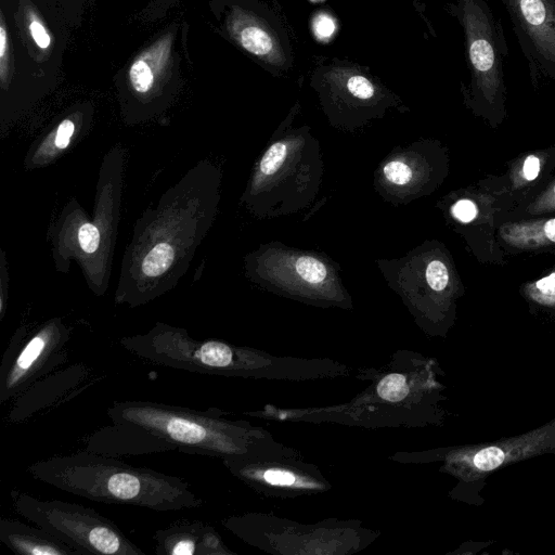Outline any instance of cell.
Returning a JSON list of instances; mask_svg holds the SVG:
<instances>
[{
	"instance_id": "cell-1",
	"label": "cell",
	"mask_w": 555,
	"mask_h": 555,
	"mask_svg": "<svg viewBox=\"0 0 555 555\" xmlns=\"http://www.w3.org/2000/svg\"><path fill=\"white\" fill-rule=\"evenodd\" d=\"M27 472L39 481L100 503L156 512L196 508L204 504L181 477L132 466L117 457L87 450L39 460L30 464Z\"/></svg>"
},
{
	"instance_id": "cell-2",
	"label": "cell",
	"mask_w": 555,
	"mask_h": 555,
	"mask_svg": "<svg viewBox=\"0 0 555 555\" xmlns=\"http://www.w3.org/2000/svg\"><path fill=\"white\" fill-rule=\"evenodd\" d=\"M106 413L112 422L140 425L183 453L221 456L235 452L237 448L233 427L210 411L126 400L113 402Z\"/></svg>"
},
{
	"instance_id": "cell-3",
	"label": "cell",
	"mask_w": 555,
	"mask_h": 555,
	"mask_svg": "<svg viewBox=\"0 0 555 555\" xmlns=\"http://www.w3.org/2000/svg\"><path fill=\"white\" fill-rule=\"evenodd\" d=\"M10 496L17 514L80 554L145 555L114 521L93 508L60 500H39L16 489Z\"/></svg>"
},
{
	"instance_id": "cell-4",
	"label": "cell",
	"mask_w": 555,
	"mask_h": 555,
	"mask_svg": "<svg viewBox=\"0 0 555 555\" xmlns=\"http://www.w3.org/2000/svg\"><path fill=\"white\" fill-rule=\"evenodd\" d=\"M449 12L464 34L469 95L486 111H496L505 94L504 60L507 47L500 22L486 0H452Z\"/></svg>"
},
{
	"instance_id": "cell-5",
	"label": "cell",
	"mask_w": 555,
	"mask_h": 555,
	"mask_svg": "<svg viewBox=\"0 0 555 555\" xmlns=\"http://www.w3.org/2000/svg\"><path fill=\"white\" fill-rule=\"evenodd\" d=\"M69 331L52 321L26 337L18 328L3 352L0 364V403L24 392L35 382L54 372L67 361L65 344Z\"/></svg>"
},
{
	"instance_id": "cell-6",
	"label": "cell",
	"mask_w": 555,
	"mask_h": 555,
	"mask_svg": "<svg viewBox=\"0 0 555 555\" xmlns=\"http://www.w3.org/2000/svg\"><path fill=\"white\" fill-rule=\"evenodd\" d=\"M223 28L241 50L272 74L292 68L289 38L280 17L260 0H230Z\"/></svg>"
},
{
	"instance_id": "cell-7",
	"label": "cell",
	"mask_w": 555,
	"mask_h": 555,
	"mask_svg": "<svg viewBox=\"0 0 555 555\" xmlns=\"http://www.w3.org/2000/svg\"><path fill=\"white\" fill-rule=\"evenodd\" d=\"M311 85L327 113L335 116H376L392 101L388 90L366 69L347 61L333 60L318 67Z\"/></svg>"
},
{
	"instance_id": "cell-8",
	"label": "cell",
	"mask_w": 555,
	"mask_h": 555,
	"mask_svg": "<svg viewBox=\"0 0 555 555\" xmlns=\"http://www.w3.org/2000/svg\"><path fill=\"white\" fill-rule=\"evenodd\" d=\"M526 56L531 79L555 80V0H502Z\"/></svg>"
},
{
	"instance_id": "cell-9",
	"label": "cell",
	"mask_w": 555,
	"mask_h": 555,
	"mask_svg": "<svg viewBox=\"0 0 555 555\" xmlns=\"http://www.w3.org/2000/svg\"><path fill=\"white\" fill-rule=\"evenodd\" d=\"M555 453V418L527 433L463 449L455 462L464 477L486 478L511 464Z\"/></svg>"
},
{
	"instance_id": "cell-10",
	"label": "cell",
	"mask_w": 555,
	"mask_h": 555,
	"mask_svg": "<svg viewBox=\"0 0 555 555\" xmlns=\"http://www.w3.org/2000/svg\"><path fill=\"white\" fill-rule=\"evenodd\" d=\"M89 374L87 365L75 363L43 376L14 398L7 415L8 422L20 424L60 403L62 399H67L70 392H75L87 380Z\"/></svg>"
},
{
	"instance_id": "cell-11",
	"label": "cell",
	"mask_w": 555,
	"mask_h": 555,
	"mask_svg": "<svg viewBox=\"0 0 555 555\" xmlns=\"http://www.w3.org/2000/svg\"><path fill=\"white\" fill-rule=\"evenodd\" d=\"M85 450L113 457L178 451L175 444L151 430L126 422H112L93 431L86 439Z\"/></svg>"
},
{
	"instance_id": "cell-12",
	"label": "cell",
	"mask_w": 555,
	"mask_h": 555,
	"mask_svg": "<svg viewBox=\"0 0 555 555\" xmlns=\"http://www.w3.org/2000/svg\"><path fill=\"white\" fill-rule=\"evenodd\" d=\"M157 555H217L227 553L220 535L203 520L180 519L153 535Z\"/></svg>"
},
{
	"instance_id": "cell-13",
	"label": "cell",
	"mask_w": 555,
	"mask_h": 555,
	"mask_svg": "<svg viewBox=\"0 0 555 555\" xmlns=\"http://www.w3.org/2000/svg\"><path fill=\"white\" fill-rule=\"evenodd\" d=\"M0 542L18 555H81L48 530L18 519H0Z\"/></svg>"
},
{
	"instance_id": "cell-14",
	"label": "cell",
	"mask_w": 555,
	"mask_h": 555,
	"mask_svg": "<svg viewBox=\"0 0 555 555\" xmlns=\"http://www.w3.org/2000/svg\"><path fill=\"white\" fill-rule=\"evenodd\" d=\"M175 34L160 36L132 61L128 80L134 92L147 94L164 79L172 63Z\"/></svg>"
},
{
	"instance_id": "cell-15",
	"label": "cell",
	"mask_w": 555,
	"mask_h": 555,
	"mask_svg": "<svg viewBox=\"0 0 555 555\" xmlns=\"http://www.w3.org/2000/svg\"><path fill=\"white\" fill-rule=\"evenodd\" d=\"M282 266L274 262L275 267L282 269V273H270L273 281L281 280L283 286H305L319 288L332 282L328 268L320 259L306 256H291L282 260Z\"/></svg>"
},
{
	"instance_id": "cell-16",
	"label": "cell",
	"mask_w": 555,
	"mask_h": 555,
	"mask_svg": "<svg viewBox=\"0 0 555 555\" xmlns=\"http://www.w3.org/2000/svg\"><path fill=\"white\" fill-rule=\"evenodd\" d=\"M503 240L518 248H537L555 244V218L505 224Z\"/></svg>"
},
{
	"instance_id": "cell-17",
	"label": "cell",
	"mask_w": 555,
	"mask_h": 555,
	"mask_svg": "<svg viewBox=\"0 0 555 555\" xmlns=\"http://www.w3.org/2000/svg\"><path fill=\"white\" fill-rule=\"evenodd\" d=\"M414 164L403 158H395L389 160L383 167V177L390 186L398 189L410 188L416 181Z\"/></svg>"
},
{
	"instance_id": "cell-18",
	"label": "cell",
	"mask_w": 555,
	"mask_h": 555,
	"mask_svg": "<svg viewBox=\"0 0 555 555\" xmlns=\"http://www.w3.org/2000/svg\"><path fill=\"white\" fill-rule=\"evenodd\" d=\"M173 258V248L167 243H158L146 254L141 269L145 275L156 276L168 270Z\"/></svg>"
},
{
	"instance_id": "cell-19",
	"label": "cell",
	"mask_w": 555,
	"mask_h": 555,
	"mask_svg": "<svg viewBox=\"0 0 555 555\" xmlns=\"http://www.w3.org/2000/svg\"><path fill=\"white\" fill-rule=\"evenodd\" d=\"M526 293L528 297L542 306L555 307V271L531 283Z\"/></svg>"
},
{
	"instance_id": "cell-20",
	"label": "cell",
	"mask_w": 555,
	"mask_h": 555,
	"mask_svg": "<svg viewBox=\"0 0 555 555\" xmlns=\"http://www.w3.org/2000/svg\"><path fill=\"white\" fill-rule=\"evenodd\" d=\"M409 392L405 377L401 374L386 375L377 385V395L387 401H400Z\"/></svg>"
},
{
	"instance_id": "cell-21",
	"label": "cell",
	"mask_w": 555,
	"mask_h": 555,
	"mask_svg": "<svg viewBox=\"0 0 555 555\" xmlns=\"http://www.w3.org/2000/svg\"><path fill=\"white\" fill-rule=\"evenodd\" d=\"M425 276L429 287L436 292L444 291L449 284V270L439 259L428 262Z\"/></svg>"
},
{
	"instance_id": "cell-22",
	"label": "cell",
	"mask_w": 555,
	"mask_h": 555,
	"mask_svg": "<svg viewBox=\"0 0 555 555\" xmlns=\"http://www.w3.org/2000/svg\"><path fill=\"white\" fill-rule=\"evenodd\" d=\"M27 22L28 33L34 43L41 50L49 49L51 37L40 17L34 11H29Z\"/></svg>"
},
{
	"instance_id": "cell-23",
	"label": "cell",
	"mask_w": 555,
	"mask_h": 555,
	"mask_svg": "<svg viewBox=\"0 0 555 555\" xmlns=\"http://www.w3.org/2000/svg\"><path fill=\"white\" fill-rule=\"evenodd\" d=\"M337 24L335 18L326 13H317L311 21V29L314 37L320 41H327L336 33Z\"/></svg>"
},
{
	"instance_id": "cell-24",
	"label": "cell",
	"mask_w": 555,
	"mask_h": 555,
	"mask_svg": "<svg viewBox=\"0 0 555 555\" xmlns=\"http://www.w3.org/2000/svg\"><path fill=\"white\" fill-rule=\"evenodd\" d=\"M10 38L3 13L0 22V78L2 85L9 79L11 74L10 60Z\"/></svg>"
},
{
	"instance_id": "cell-25",
	"label": "cell",
	"mask_w": 555,
	"mask_h": 555,
	"mask_svg": "<svg viewBox=\"0 0 555 555\" xmlns=\"http://www.w3.org/2000/svg\"><path fill=\"white\" fill-rule=\"evenodd\" d=\"M79 244L83 251L88 254L94 253L100 244V233L92 223H85L79 229Z\"/></svg>"
},
{
	"instance_id": "cell-26",
	"label": "cell",
	"mask_w": 555,
	"mask_h": 555,
	"mask_svg": "<svg viewBox=\"0 0 555 555\" xmlns=\"http://www.w3.org/2000/svg\"><path fill=\"white\" fill-rule=\"evenodd\" d=\"M451 212L459 221L468 223L477 217L478 208L475 203L469 199H460L452 206Z\"/></svg>"
},
{
	"instance_id": "cell-27",
	"label": "cell",
	"mask_w": 555,
	"mask_h": 555,
	"mask_svg": "<svg viewBox=\"0 0 555 555\" xmlns=\"http://www.w3.org/2000/svg\"><path fill=\"white\" fill-rule=\"evenodd\" d=\"M73 133H74L73 121L69 119H64L59 125V128L56 130L55 140H54L55 145L61 150L67 147Z\"/></svg>"
},
{
	"instance_id": "cell-28",
	"label": "cell",
	"mask_w": 555,
	"mask_h": 555,
	"mask_svg": "<svg viewBox=\"0 0 555 555\" xmlns=\"http://www.w3.org/2000/svg\"><path fill=\"white\" fill-rule=\"evenodd\" d=\"M263 478L271 485H292L295 481V476L285 470L269 469L263 474Z\"/></svg>"
},
{
	"instance_id": "cell-29",
	"label": "cell",
	"mask_w": 555,
	"mask_h": 555,
	"mask_svg": "<svg viewBox=\"0 0 555 555\" xmlns=\"http://www.w3.org/2000/svg\"><path fill=\"white\" fill-rule=\"evenodd\" d=\"M540 159L535 155H529L522 165V176L527 181L534 180L540 173Z\"/></svg>"
},
{
	"instance_id": "cell-30",
	"label": "cell",
	"mask_w": 555,
	"mask_h": 555,
	"mask_svg": "<svg viewBox=\"0 0 555 555\" xmlns=\"http://www.w3.org/2000/svg\"><path fill=\"white\" fill-rule=\"evenodd\" d=\"M552 209H555V184L533 205V211L541 212Z\"/></svg>"
},
{
	"instance_id": "cell-31",
	"label": "cell",
	"mask_w": 555,
	"mask_h": 555,
	"mask_svg": "<svg viewBox=\"0 0 555 555\" xmlns=\"http://www.w3.org/2000/svg\"><path fill=\"white\" fill-rule=\"evenodd\" d=\"M180 0H153L149 5L150 13L165 12Z\"/></svg>"
},
{
	"instance_id": "cell-32",
	"label": "cell",
	"mask_w": 555,
	"mask_h": 555,
	"mask_svg": "<svg viewBox=\"0 0 555 555\" xmlns=\"http://www.w3.org/2000/svg\"><path fill=\"white\" fill-rule=\"evenodd\" d=\"M312 2H320V1H323V0H310Z\"/></svg>"
}]
</instances>
